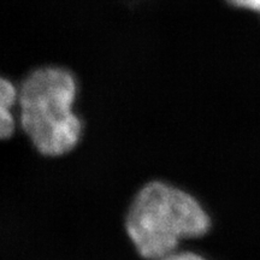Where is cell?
I'll use <instances>...</instances> for the list:
<instances>
[{
    "instance_id": "3957f363",
    "label": "cell",
    "mask_w": 260,
    "mask_h": 260,
    "mask_svg": "<svg viewBox=\"0 0 260 260\" xmlns=\"http://www.w3.org/2000/svg\"><path fill=\"white\" fill-rule=\"evenodd\" d=\"M158 260H209L204 255L191 251H175Z\"/></svg>"
},
{
    "instance_id": "6da1fadb",
    "label": "cell",
    "mask_w": 260,
    "mask_h": 260,
    "mask_svg": "<svg viewBox=\"0 0 260 260\" xmlns=\"http://www.w3.org/2000/svg\"><path fill=\"white\" fill-rule=\"evenodd\" d=\"M211 218L193 195L168 182L140 188L125 216V230L144 259L158 260L177 251L183 240L203 237Z\"/></svg>"
},
{
    "instance_id": "7a4b0ae2",
    "label": "cell",
    "mask_w": 260,
    "mask_h": 260,
    "mask_svg": "<svg viewBox=\"0 0 260 260\" xmlns=\"http://www.w3.org/2000/svg\"><path fill=\"white\" fill-rule=\"evenodd\" d=\"M18 95L19 124L39 153L59 157L76 147L83 124L74 111L77 83L73 74L40 68L23 80Z\"/></svg>"
},
{
    "instance_id": "277c9868",
    "label": "cell",
    "mask_w": 260,
    "mask_h": 260,
    "mask_svg": "<svg viewBox=\"0 0 260 260\" xmlns=\"http://www.w3.org/2000/svg\"><path fill=\"white\" fill-rule=\"evenodd\" d=\"M230 5L235 8H242L260 12V0H226Z\"/></svg>"
}]
</instances>
